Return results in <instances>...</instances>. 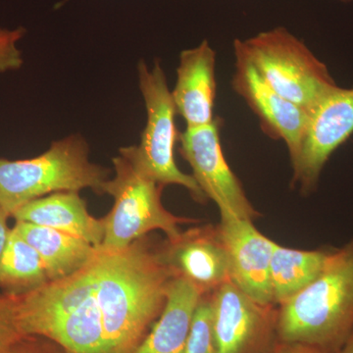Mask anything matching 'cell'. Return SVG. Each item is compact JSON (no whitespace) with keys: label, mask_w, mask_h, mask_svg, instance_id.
Listing matches in <instances>:
<instances>
[{"label":"cell","mask_w":353,"mask_h":353,"mask_svg":"<svg viewBox=\"0 0 353 353\" xmlns=\"http://www.w3.org/2000/svg\"><path fill=\"white\" fill-rule=\"evenodd\" d=\"M172 278L161 250L143 241L122 250L99 246L68 277L13 294L16 321L25 336L68 353H132L161 314Z\"/></svg>","instance_id":"1"},{"label":"cell","mask_w":353,"mask_h":353,"mask_svg":"<svg viewBox=\"0 0 353 353\" xmlns=\"http://www.w3.org/2000/svg\"><path fill=\"white\" fill-rule=\"evenodd\" d=\"M278 308L279 341L338 352L353 332V241L332 250L317 278Z\"/></svg>","instance_id":"2"},{"label":"cell","mask_w":353,"mask_h":353,"mask_svg":"<svg viewBox=\"0 0 353 353\" xmlns=\"http://www.w3.org/2000/svg\"><path fill=\"white\" fill-rule=\"evenodd\" d=\"M88 152L85 139L72 134L31 159L0 158V206L12 217L30 201L54 192L90 189L104 194L110 171L90 162Z\"/></svg>","instance_id":"3"},{"label":"cell","mask_w":353,"mask_h":353,"mask_svg":"<svg viewBox=\"0 0 353 353\" xmlns=\"http://www.w3.org/2000/svg\"><path fill=\"white\" fill-rule=\"evenodd\" d=\"M115 175L104 185V194L113 197L114 205L103 218L105 234L101 248L122 250L145 234L160 230L168 241L180 238V225L197 220L179 217L161 202L163 187L139 168L126 148L113 158Z\"/></svg>","instance_id":"4"},{"label":"cell","mask_w":353,"mask_h":353,"mask_svg":"<svg viewBox=\"0 0 353 353\" xmlns=\"http://www.w3.org/2000/svg\"><path fill=\"white\" fill-rule=\"evenodd\" d=\"M234 54L245 58L278 94L310 112L338 87L326 65L285 28L234 41Z\"/></svg>","instance_id":"5"},{"label":"cell","mask_w":353,"mask_h":353,"mask_svg":"<svg viewBox=\"0 0 353 353\" xmlns=\"http://www.w3.org/2000/svg\"><path fill=\"white\" fill-rule=\"evenodd\" d=\"M139 90L146 109V124L139 145L127 146V152L145 172L161 187L182 185L197 202L208 201L194 176L183 173L176 166L175 145L178 132L176 108L166 75L159 61L152 69L143 61L139 63Z\"/></svg>","instance_id":"6"},{"label":"cell","mask_w":353,"mask_h":353,"mask_svg":"<svg viewBox=\"0 0 353 353\" xmlns=\"http://www.w3.org/2000/svg\"><path fill=\"white\" fill-rule=\"evenodd\" d=\"M217 353H266L278 339L279 308L227 281L210 294Z\"/></svg>","instance_id":"7"},{"label":"cell","mask_w":353,"mask_h":353,"mask_svg":"<svg viewBox=\"0 0 353 353\" xmlns=\"http://www.w3.org/2000/svg\"><path fill=\"white\" fill-rule=\"evenodd\" d=\"M179 139L181 154L192 167V176L206 197L215 202L220 216L232 215L252 222L259 217L225 159L218 118L208 126L187 128Z\"/></svg>","instance_id":"8"},{"label":"cell","mask_w":353,"mask_h":353,"mask_svg":"<svg viewBox=\"0 0 353 353\" xmlns=\"http://www.w3.org/2000/svg\"><path fill=\"white\" fill-rule=\"evenodd\" d=\"M353 134V87H336L309 112L301 150L292 162L294 181L304 192L317 185L330 157Z\"/></svg>","instance_id":"9"},{"label":"cell","mask_w":353,"mask_h":353,"mask_svg":"<svg viewBox=\"0 0 353 353\" xmlns=\"http://www.w3.org/2000/svg\"><path fill=\"white\" fill-rule=\"evenodd\" d=\"M229 262L230 281L257 303L274 304L270 265L277 243L267 238L252 221L221 216L218 225Z\"/></svg>","instance_id":"10"},{"label":"cell","mask_w":353,"mask_h":353,"mask_svg":"<svg viewBox=\"0 0 353 353\" xmlns=\"http://www.w3.org/2000/svg\"><path fill=\"white\" fill-rule=\"evenodd\" d=\"M234 55V90L259 116L266 134L285 141L292 163L301 150L309 113L273 90L248 60Z\"/></svg>","instance_id":"11"},{"label":"cell","mask_w":353,"mask_h":353,"mask_svg":"<svg viewBox=\"0 0 353 353\" xmlns=\"http://www.w3.org/2000/svg\"><path fill=\"white\" fill-rule=\"evenodd\" d=\"M173 277H181L208 294L230 280L229 262L219 228L190 230L161 250Z\"/></svg>","instance_id":"12"},{"label":"cell","mask_w":353,"mask_h":353,"mask_svg":"<svg viewBox=\"0 0 353 353\" xmlns=\"http://www.w3.org/2000/svg\"><path fill=\"white\" fill-rule=\"evenodd\" d=\"M215 64L216 53L208 41L181 53L171 94L176 112L187 128L208 126L216 119Z\"/></svg>","instance_id":"13"},{"label":"cell","mask_w":353,"mask_h":353,"mask_svg":"<svg viewBox=\"0 0 353 353\" xmlns=\"http://www.w3.org/2000/svg\"><path fill=\"white\" fill-rule=\"evenodd\" d=\"M16 221L48 227L78 236L99 248L105 234L103 218L88 213L78 192H59L30 201L14 213Z\"/></svg>","instance_id":"14"},{"label":"cell","mask_w":353,"mask_h":353,"mask_svg":"<svg viewBox=\"0 0 353 353\" xmlns=\"http://www.w3.org/2000/svg\"><path fill=\"white\" fill-rule=\"evenodd\" d=\"M203 296L185 279L172 278L161 314L132 353H185L194 311Z\"/></svg>","instance_id":"15"},{"label":"cell","mask_w":353,"mask_h":353,"mask_svg":"<svg viewBox=\"0 0 353 353\" xmlns=\"http://www.w3.org/2000/svg\"><path fill=\"white\" fill-rule=\"evenodd\" d=\"M13 229L38 252L48 281L75 273L90 261L97 250L83 239L32 223L16 221Z\"/></svg>","instance_id":"16"},{"label":"cell","mask_w":353,"mask_h":353,"mask_svg":"<svg viewBox=\"0 0 353 353\" xmlns=\"http://www.w3.org/2000/svg\"><path fill=\"white\" fill-rule=\"evenodd\" d=\"M332 250H294L277 243L270 265L274 304L281 305L311 284L324 268Z\"/></svg>","instance_id":"17"},{"label":"cell","mask_w":353,"mask_h":353,"mask_svg":"<svg viewBox=\"0 0 353 353\" xmlns=\"http://www.w3.org/2000/svg\"><path fill=\"white\" fill-rule=\"evenodd\" d=\"M48 282L38 252L15 230L0 256V288L6 294H21Z\"/></svg>","instance_id":"18"},{"label":"cell","mask_w":353,"mask_h":353,"mask_svg":"<svg viewBox=\"0 0 353 353\" xmlns=\"http://www.w3.org/2000/svg\"><path fill=\"white\" fill-rule=\"evenodd\" d=\"M185 353H217L210 294L201 297L194 311Z\"/></svg>","instance_id":"19"},{"label":"cell","mask_w":353,"mask_h":353,"mask_svg":"<svg viewBox=\"0 0 353 353\" xmlns=\"http://www.w3.org/2000/svg\"><path fill=\"white\" fill-rule=\"evenodd\" d=\"M26 30L0 29V73L15 71L24 63L22 51L18 48V43L25 36Z\"/></svg>","instance_id":"20"},{"label":"cell","mask_w":353,"mask_h":353,"mask_svg":"<svg viewBox=\"0 0 353 353\" xmlns=\"http://www.w3.org/2000/svg\"><path fill=\"white\" fill-rule=\"evenodd\" d=\"M16 321L13 294L0 296V353H4L24 338Z\"/></svg>","instance_id":"21"},{"label":"cell","mask_w":353,"mask_h":353,"mask_svg":"<svg viewBox=\"0 0 353 353\" xmlns=\"http://www.w3.org/2000/svg\"><path fill=\"white\" fill-rule=\"evenodd\" d=\"M4 353H68L54 341L38 336H27Z\"/></svg>","instance_id":"22"},{"label":"cell","mask_w":353,"mask_h":353,"mask_svg":"<svg viewBox=\"0 0 353 353\" xmlns=\"http://www.w3.org/2000/svg\"><path fill=\"white\" fill-rule=\"evenodd\" d=\"M266 353H325L303 343L278 341Z\"/></svg>","instance_id":"23"},{"label":"cell","mask_w":353,"mask_h":353,"mask_svg":"<svg viewBox=\"0 0 353 353\" xmlns=\"http://www.w3.org/2000/svg\"><path fill=\"white\" fill-rule=\"evenodd\" d=\"M11 217L8 213L0 206V256L6 248L7 241L10 236L11 230L8 227V218Z\"/></svg>","instance_id":"24"},{"label":"cell","mask_w":353,"mask_h":353,"mask_svg":"<svg viewBox=\"0 0 353 353\" xmlns=\"http://www.w3.org/2000/svg\"><path fill=\"white\" fill-rule=\"evenodd\" d=\"M336 353H353V332L345 345Z\"/></svg>","instance_id":"25"}]
</instances>
